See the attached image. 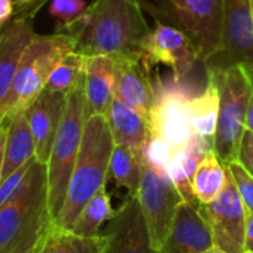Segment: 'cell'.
I'll return each mask as SVG.
<instances>
[{
	"label": "cell",
	"mask_w": 253,
	"mask_h": 253,
	"mask_svg": "<svg viewBox=\"0 0 253 253\" xmlns=\"http://www.w3.org/2000/svg\"><path fill=\"white\" fill-rule=\"evenodd\" d=\"M106 118L115 143L128 146L143 157L152 136L149 116L115 95Z\"/></svg>",
	"instance_id": "cell-18"
},
{
	"label": "cell",
	"mask_w": 253,
	"mask_h": 253,
	"mask_svg": "<svg viewBox=\"0 0 253 253\" xmlns=\"http://www.w3.org/2000/svg\"><path fill=\"white\" fill-rule=\"evenodd\" d=\"M115 95L148 115L157 95V81L152 70L143 63L140 52L115 57Z\"/></svg>",
	"instance_id": "cell-15"
},
{
	"label": "cell",
	"mask_w": 253,
	"mask_h": 253,
	"mask_svg": "<svg viewBox=\"0 0 253 253\" xmlns=\"http://www.w3.org/2000/svg\"><path fill=\"white\" fill-rule=\"evenodd\" d=\"M54 226L46 164L36 160L20 189L0 206V253H38Z\"/></svg>",
	"instance_id": "cell-2"
},
{
	"label": "cell",
	"mask_w": 253,
	"mask_h": 253,
	"mask_svg": "<svg viewBox=\"0 0 253 253\" xmlns=\"http://www.w3.org/2000/svg\"><path fill=\"white\" fill-rule=\"evenodd\" d=\"M217 82L220 92L219 119L213 139V151L223 164L238 160L240 143L246 130V115L250 95L247 67L231 64L206 67Z\"/></svg>",
	"instance_id": "cell-6"
},
{
	"label": "cell",
	"mask_w": 253,
	"mask_h": 253,
	"mask_svg": "<svg viewBox=\"0 0 253 253\" xmlns=\"http://www.w3.org/2000/svg\"><path fill=\"white\" fill-rule=\"evenodd\" d=\"M110 176L128 191V197H136L142 177V157L131 148L115 143L110 158Z\"/></svg>",
	"instance_id": "cell-26"
},
{
	"label": "cell",
	"mask_w": 253,
	"mask_h": 253,
	"mask_svg": "<svg viewBox=\"0 0 253 253\" xmlns=\"http://www.w3.org/2000/svg\"><path fill=\"white\" fill-rule=\"evenodd\" d=\"M250 15H252V21H253V0H250Z\"/></svg>",
	"instance_id": "cell-39"
},
{
	"label": "cell",
	"mask_w": 253,
	"mask_h": 253,
	"mask_svg": "<svg viewBox=\"0 0 253 253\" xmlns=\"http://www.w3.org/2000/svg\"><path fill=\"white\" fill-rule=\"evenodd\" d=\"M85 11V0H51L49 5V15L57 20L58 29L72 24Z\"/></svg>",
	"instance_id": "cell-28"
},
{
	"label": "cell",
	"mask_w": 253,
	"mask_h": 253,
	"mask_svg": "<svg viewBox=\"0 0 253 253\" xmlns=\"http://www.w3.org/2000/svg\"><path fill=\"white\" fill-rule=\"evenodd\" d=\"M203 253H228V252H225V250H222V249L213 246L211 249H209V250H206V252H203Z\"/></svg>",
	"instance_id": "cell-38"
},
{
	"label": "cell",
	"mask_w": 253,
	"mask_h": 253,
	"mask_svg": "<svg viewBox=\"0 0 253 253\" xmlns=\"http://www.w3.org/2000/svg\"><path fill=\"white\" fill-rule=\"evenodd\" d=\"M136 197L149 229L152 247L158 253H164L173 217L183 198L167 171L155 167L145 157H142V177Z\"/></svg>",
	"instance_id": "cell-7"
},
{
	"label": "cell",
	"mask_w": 253,
	"mask_h": 253,
	"mask_svg": "<svg viewBox=\"0 0 253 253\" xmlns=\"http://www.w3.org/2000/svg\"><path fill=\"white\" fill-rule=\"evenodd\" d=\"M45 3L18 8L0 32V109L11 89L20 60L33 39V20Z\"/></svg>",
	"instance_id": "cell-12"
},
{
	"label": "cell",
	"mask_w": 253,
	"mask_h": 253,
	"mask_svg": "<svg viewBox=\"0 0 253 253\" xmlns=\"http://www.w3.org/2000/svg\"><path fill=\"white\" fill-rule=\"evenodd\" d=\"M174 151L176 149L169 142H166L164 139H161L158 136H151V139H149V142L146 145L143 157L151 164H154L155 167H160V169L166 170V166H167V163L171 158Z\"/></svg>",
	"instance_id": "cell-30"
},
{
	"label": "cell",
	"mask_w": 253,
	"mask_h": 253,
	"mask_svg": "<svg viewBox=\"0 0 253 253\" xmlns=\"http://www.w3.org/2000/svg\"><path fill=\"white\" fill-rule=\"evenodd\" d=\"M2 122H3V118H2V115H0V126H2Z\"/></svg>",
	"instance_id": "cell-40"
},
{
	"label": "cell",
	"mask_w": 253,
	"mask_h": 253,
	"mask_svg": "<svg viewBox=\"0 0 253 253\" xmlns=\"http://www.w3.org/2000/svg\"><path fill=\"white\" fill-rule=\"evenodd\" d=\"M246 252H253V211L246 210V229H244Z\"/></svg>",
	"instance_id": "cell-33"
},
{
	"label": "cell",
	"mask_w": 253,
	"mask_h": 253,
	"mask_svg": "<svg viewBox=\"0 0 253 253\" xmlns=\"http://www.w3.org/2000/svg\"><path fill=\"white\" fill-rule=\"evenodd\" d=\"M113 148L115 140L107 118L104 115L86 118L78 160L55 225L70 229L82 207L106 186Z\"/></svg>",
	"instance_id": "cell-3"
},
{
	"label": "cell",
	"mask_w": 253,
	"mask_h": 253,
	"mask_svg": "<svg viewBox=\"0 0 253 253\" xmlns=\"http://www.w3.org/2000/svg\"><path fill=\"white\" fill-rule=\"evenodd\" d=\"M243 64L253 72V21L250 0H226L223 49L206 67Z\"/></svg>",
	"instance_id": "cell-13"
},
{
	"label": "cell",
	"mask_w": 253,
	"mask_h": 253,
	"mask_svg": "<svg viewBox=\"0 0 253 253\" xmlns=\"http://www.w3.org/2000/svg\"><path fill=\"white\" fill-rule=\"evenodd\" d=\"M167 6L203 64L222 52L226 0H167Z\"/></svg>",
	"instance_id": "cell-8"
},
{
	"label": "cell",
	"mask_w": 253,
	"mask_h": 253,
	"mask_svg": "<svg viewBox=\"0 0 253 253\" xmlns=\"http://www.w3.org/2000/svg\"><path fill=\"white\" fill-rule=\"evenodd\" d=\"M210 149H213L210 142L194 134L192 139L186 145L177 148L169 160L166 171L180 192L183 201H197L192 192V177L198 164Z\"/></svg>",
	"instance_id": "cell-20"
},
{
	"label": "cell",
	"mask_w": 253,
	"mask_h": 253,
	"mask_svg": "<svg viewBox=\"0 0 253 253\" xmlns=\"http://www.w3.org/2000/svg\"><path fill=\"white\" fill-rule=\"evenodd\" d=\"M6 136H8V126L2 122L0 126V182L3 177V164H5V146H6Z\"/></svg>",
	"instance_id": "cell-35"
},
{
	"label": "cell",
	"mask_w": 253,
	"mask_h": 253,
	"mask_svg": "<svg viewBox=\"0 0 253 253\" xmlns=\"http://www.w3.org/2000/svg\"><path fill=\"white\" fill-rule=\"evenodd\" d=\"M67 97L69 95L66 94L45 88L26 110V118L36 143V160L43 164L49 160L58 126L66 110Z\"/></svg>",
	"instance_id": "cell-16"
},
{
	"label": "cell",
	"mask_w": 253,
	"mask_h": 253,
	"mask_svg": "<svg viewBox=\"0 0 253 253\" xmlns=\"http://www.w3.org/2000/svg\"><path fill=\"white\" fill-rule=\"evenodd\" d=\"M225 179L226 167L217 158L214 151L210 149L198 164L192 177V192L197 201L200 204H206L214 200L220 194Z\"/></svg>",
	"instance_id": "cell-24"
},
{
	"label": "cell",
	"mask_w": 253,
	"mask_h": 253,
	"mask_svg": "<svg viewBox=\"0 0 253 253\" xmlns=\"http://www.w3.org/2000/svg\"><path fill=\"white\" fill-rule=\"evenodd\" d=\"M140 54L143 63L154 70L157 64H166L173 70V81L182 82L195 63L200 61L198 54L188 35L177 27L158 23L145 38Z\"/></svg>",
	"instance_id": "cell-11"
},
{
	"label": "cell",
	"mask_w": 253,
	"mask_h": 253,
	"mask_svg": "<svg viewBox=\"0 0 253 253\" xmlns=\"http://www.w3.org/2000/svg\"><path fill=\"white\" fill-rule=\"evenodd\" d=\"M214 246L198 201H182L173 217L164 253H203Z\"/></svg>",
	"instance_id": "cell-17"
},
{
	"label": "cell",
	"mask_w": 253,
	"mask_h": 253,
	"mask_svg": "<svg viewBox=\"0 0 253 253\" xmlns=\"http://www.w3.org/2000/svg\"><path fill=\"white\" fill-rule=\"evenodd\" d=\"M86 118L107 115L115 97V60L110 55L86 57L84 79Z\"/></svg>",
	"instance_id": "cell-19"
},
{
	"label": "cell",
	"mask_w": 253,
	"mask_h": 253,
	"mask_svg": "<svg viewBox=\"0 0 253 253\" xmlns=\"http://www.w3.org/2000/svg\"><path fill=\"white\" fill-rule=\"evenodd\" d=\"M14 3V6L18 9V8H23V6H27V5H35V3H45L46 0H11Z\"/></svg>",
	"instance_id": "cell-37"
},
{
	"label": "cell",
	"mask_w": 253,
	"mask_h": 253,
	"mask_svg": "<svg viewBox=\"0 0 253 253\" xmlns=\"http://www.w3.org/2000/svg\"><path fill=\"white\" fill-rule=\"evenodd\" d=\"M75 42V51L85 57H119L140 52L151 29L140 0H94L72 24L58 29Z\"/></svg>",
	"instance_id": "cell-1"
},
{
	"label": "cell",
	"mask_w": 253,
	"mask_h": 253,
	"mask_svg": "<svg viewBox=\"0 0 253 253\" xmlns=\"http://www.w3.org/2000/svg\"><path fill=\"white\" fill-rule=\"evenodd\" d=\"M85 61L86 57L79 54L78 51L73 49L67 52L54 67L45 88L69 95L85 75Z\"/></svg>",
	"instance_id": "cell-27"
},
{
	"label": "cell",
	"mask_w": 253,
	"mask_h": 253,
	"mask_svg": "<svg viewBox=\"0 0 253 253\" xmlns=\"http://www.w3.org/2000/svg\"><path fill=\"white\" fill-rule=\"evenodd\" d=\"M189 94L182 82L157 81V95L149 113L152 136L169 142L174 149L186 145L195 134L189 122Z\"/></svg>",
	"instance_id": "cell-10"
},
{
	"label": "cell",
	"mask_w": 253,
	"mask_h": 253,
	"mask_svg": "<svg viewBox=\"0 0 253 253\" xmlns=\"http://www.w3.org/2000/svg\"><path fill=\"white\" fill-rule=\"evenodd\" d=\"M246 253H253V252H246Z\"/></svg>",
	"instance_id": "cell-42"
},
{
	"label": "cell",
	"mask_w": 253,
	"mask_h": 253,
	"mask_svg": "<svg viewBox=\"0 0 253 253\" xmlns=\"http://www.w3.org/2000/svg\"><path fill=\"white\" fill-rule=\"evenodd\" d=\"M200 210L210 226L216 247L228 253H246V207L228 167L220 194L210 203L200 204Z\"/></svg>",
	"instance_id": "cell-9"
},
{
	"label": "cell",
	"mask_w": 253,
	"mask_h": 253,
	"mask_svg": "<svg viewBox=\"0 0 253 253\" xmlns=\"http://www.w3.org/2000/svg\"><path fill=\"white\" fill-rule=\"evenodd\" d=\"M115 211L116 210H113L112 207L110 195L107 194L104 186L82 207L70 229L81 235L97 237L103 234V223L109 222L115 216Z\"/></svg>",
	"instance_id": "cell-25"
},
{
	"label": "cell",
	"mask_w": 253,
	"mask_h": 253,
	"mask_svg": "<svg viewBox=\"0 0 253 253\" xmlns=\"http://www.w3.org/2000/svg\"><path fill=\"white\" fill-rule=\"evenodd\" d=\"M247 73H249V82H250V95H249L247 115H246V128L253 131V72L247 69Z\"/></svg>",
	"instance_id": "cell-34"
},
{
	"label": "cell",
	"mask_w": 253,
	"mask_h": 253,
	"mask_svg": "<svg viewBox=\"0 0 253 253\" xmlns=\"http://www.w3.org/2000/svg\"><path fill=\"white\" fill-rule=\"evenodd\" d=\"M219 107H220L219 86L214 76L207 72V85L201 94L189 98L188 112H189V122L194 133L210 142L211 146H213V139L216 134V126L219 119Z\"/></svg>",
	"instance_id": "cell-21"
},
{
	"label": "cell",
	"mask_w": 253,
	"mask_h": 253,
	"mask_svg": "<svg viewBox=\"0 0 253 253\" xmlns=\"http://www.w3.org/2000/svg\"><path fill=\"white\" fill-rule=\"evenodd\" d=\"M225 166L229 169L232 174V179L235 182V186L238 189V194L241 197V201L246 210L253 211V177L246 171V169L238 161H234Z\"/></svg>",
	"instance_id": "cell-29"
},
{
	"label": "cell",
	"mask_w": 253,
	"mask_h": 253,
	"mask_svg": "<svg viewBox=\"0 0 253 253\" xmlns=\"http://www.w3.org/2000/svg\"><path fill=\"white\" fill-rule=\"evenodd\" d=\"M36 161V158L30 160L29 163H26L24 166H21L20 169H17L11 176H8L6 179H3L0 182V206L3 203H6L21 186V183L24 182L30 167L33 166V163Z\"/></svg>",
	"instance_id": "cell-31"
},
{
	"label": "cell",
	"mask_w": 253,
	"mask_h": 253,
	"mask_svg": "<svg viewBox=\"0 0 253 253\" xmlns=\"http://www.w3.org/2000/svg\"><path fill=\"white\" fill-rule=\"evenodd\" d=\"M84 79L85 75L67 97L66 110L58 126L49 160L46 163L49 207L54 219H57L63 209L69 182L81 149L84 126L86 122Z\"/></svg>",
	"instance_id": "cell-5"
},
{
	"label": "cell",
	"mask_w": 253,
	"mask_h": 253,
	"mask_svg": "<svg viewBox=\"0 0 253 253\" xmlns=\"http://www.w3.org/2000/svg\"><path fill=\"white\" fill-rule=\"evenodd\" d=\"M246 171L253 177V131L244 130L241 143H240V151H238V160H237Z\"/></svg>",
	"instance_id": "cell-32"
},
{
	"label": "cell",
	"mask_w": 253,
	"mask_h": 253,
	"mask_svg": "<svg viewBox=\"0 0 253 253\" xmlns=\"http://www.w3.org/2000/svg\"><path fill=\"white\" fill-rule=\"evenodd\" d=\"M3 26H5V23H3V24H0V32H2V29H3Z\"/></svg>",
	"instance_id": "cell-41"
},
{
	"label": "cell",
	"mask_w": 253,
	"mask_h": 253,
	"mask_svg": "<svg viewBox=\"0 0 253 253\" xmlns=\"http://www.w3.org/2000/svg\"><path fill=\"white\" fill-rule=\"evenodd\" d=\"M15 12V6L11 0H0V24L6 23Z\"/></svg>",
	"instance_id": "cell-36"
},
{
	"label": "cell",
	"mask_w": 253,
	"mask_h": 253,
	"mask_svg": "<svg viewBox=\"0 0 253 253\" xmlns=\"http://www.w3.org/2000/svg\"><path fill=\"white\" fill-rule=\"evenodd\" d=\"M107 237H86L55 225L38 253H106Z\"/></svg>",
	"instance_id": "cell-23"
},
{
	"label": "cell",
	"mask_w": 253,
	"mask_h": 253,
	"mask_svg": "<svg viewBox=\"0 0 253 253\" xmlns=\"http://www.w3.org/2000/svg\"><path fill=\"white\" fill-rule=\"evenodd\" d=\"M8 126L6 146H5V164H3V179L11 176L17 169L36 158V143L26 118V113H21L3 122Z\"/></svg>",
	"instance_id": "cell-22"
},
{
	"label": "cell",
	"mask_w": 253,
	"mask_h": 253,
	"mask_svg": "<svg viewBox=\"0 0 253 253\" xmlns=\"http://www.w3.org/2000/svg\"><path fill=\"white\" fill-rule=\"evenodd\" d=\"M106 253H158L152 247L149 229L137 197H128L109 220Z\"/></svg>",
	"instance_id": "cell-14"
},
{
	"label": "cell",
	"mask_w": 253,
	"mask_h": 253,
	"mask_svg": "<svg viewBox=\"0 0 253 253\" xmlns=\"http://www.w3.org/2000/svg\"><path fill=\"white\" fill-rule=\"evenodd\" d=\"M73 49L75 42L64 32L33 36L20 60L11 89L0 109L3 122L26 113L27 107L45 89L54 67Z\"/></svg>",
	"instance_id": "cell-4"
}]
</instances>
